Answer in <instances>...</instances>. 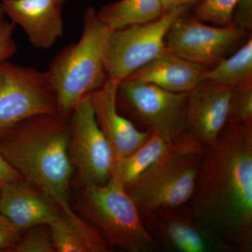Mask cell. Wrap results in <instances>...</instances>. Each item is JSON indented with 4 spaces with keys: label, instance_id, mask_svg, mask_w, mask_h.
Segmentation results:
<instances>
[{
    "label": "cell",
    "instance_id": "cell-9",
    "mask_svg": "<svg viewBox=\"0 0 252 252\" xmlns=\"http://www.w3.org/2000/svg\"><path fill=\"white\" fill-rule=\"evenodd\" d=\"M90 95L79 101L69 116V155L82 187L107 183L114 162L112 149L96 122Z\"/></svg>",
    "mask_w": 252,
    "mask_h": 252
},
{
    "label": "cell",
    "instance_id": "cell-29",
    "mask_svg": "<svg viewBox=\"0 0 252 252\" xmlns=\"http://www.w3.org/2000/svg\"><path fill=\"white\" fill-rule=\"evenodd\" d=\"M61 4L64 5V3L67 1V0H58Z\"/></svg>",
    "mask_w": 252,
    "mask_h": 252
},
{
    "label": "cell",
    "instance_id": "cell-19",
    "mask_svg": "<svg viewBox=\"0 0 252 252\" xmlns=\"http://www.w3.org/2000/svg\"><path fill=\"white\" fill-rule=\"evenodd\" d=\"M164 12L162 0H118L97 11L99 20L111 31L151 22Z\"/></svg>",
    "mask_w": 252,
    "mask_h": 252
},
{
    "label": "cell",
    "instance_id": "cell-8",
    "mask_svg": "<svg viewBox=\"0 0 252 252\" xmlns=\"http://www.w3.org/2000/svg\"><path fill=\"white\" fill-rule=\"evenodd\" d=\"M59 114L56 93L46 71L0 63V137L31 118Z\"/></svg>",
    "mask_w": 252,
    "mask_h": 252
},
{
    "label": "cell",
    "instance_id": "cell-4",
    "mask_svg": "<svg viewBox=\"0 0 252 252\" xmlns=\"http://www.w3.org/2000/svg\"><path fill=\"white\" fill-rule=\"evenodd\" d=\"M203 147L187 131L166 155L126 187L142 219L160 207H178L189 203Z\"/></svg>",
    "mask_w": 252,
    "mask_h": 252
},
{
    "label": "cell",
    "instance_id": "cell-1",
    "mask_svg": "<svg viewBox=\"0 0 252 252\" xmlns=\"http://www.w3.org/2000/svg\"><path fill=\"white\" fill-rule=\"evenodd\" d=\"M188 205L235 252H252V126L228 124L203 147Z\"/></svg>",
    "mask_w": 252,
    "mask_h": 252
},
{
    "label": "cell",
    "instance_id": "cell-14",
    "mask_svg": "<svg viewBox=\"0 0 252 252\" xmlns=\"http://www.w3.org/2000/svg\"><path fill=\"white\" fill-rule=\"evenodd\" d=\"M5 16L20 26L37 49L52 47L64 34L63 5L58 0H1Z\"/></svg>",
    "mask_w": 252,
    "mask_h": 252
},
{
    "label": "cell",
    "instance_id": "cell-2",
    "mask_svg": "<svg viewBox=\"0 0 252 252\" xmlns=\"http://www.w3.org/2000/svg\"><path fill=\"white\" fill-rule=\"evenodd\" d=\"M69 117L60 114L26 119L0 137V153L25 182L39 189L61 210L71 208L73 167Z\"/></svg>",
    "mask_w": 252,
    "mask_h": 252
},
{
    "label": "cell",
    "instance_id": "cell-21",
    "mask_svg": "<svg viewBox=\"0 0 252 252\" xmlns=\"http://www.w3.org/2000/svg\"><path fill=\"white\" fill-rule=\"evenodd\" d=\"M237 2L238 0H202L196 5L194 16L202 22L229 26L233 24Z\"/></svg>",
    "mask_w": 252,
    "mask_h": 252
},
{
    "label": "cell",
    "instance_id": "cell-15",
    "mask_svg": "<svg viewBox=\"0 0 252 252\" xmlns=\"http://www.w3.org/2000/svg\"><path fill=\"white\" fill-rule=\"evenodd\" d=\"M0 190V214L21 231L49 225L59 216V205L25 181L6 184Z\"/></svg>",
    "mask_w": 252,
    "mask_h": 252
},
{
    "label": "cell",
    "instance_id": "cell-23",
    "mask_svg": "<svg viewBox=\"0 0 252 252\" xmlns=\"http://www.w3.org/2000/svg\"><path fill=\"white\" fill-rule=\"evenodd\" d=\"M45 225L30 228L23 238H20L11 251L15 252H56L49 228Z\"/></svg>",
    "mask_w": 252,
    "mask_h": 252
},
{
    "label": "cell",
    "instance_id": "cell-10",
    "mask_svg": "<svg viewBox=\"0 0 252 252\" xmlns=\"http://www.w3.org/2000/svg\"><path fill=\"white\" fill-rule=\"evenodd\" d=\"M247 33L233 24L209 26L187 12L173 23L165 42L172 54L210 69L240 45Z\"/></svg>",
    "mask_w": 252,
    "mask_h": 252
},
{
    "label": "cell",
    "instance_id": "cell-24",
    "mask_svg": "<svg viewBox=\"0 0 252 252\" xmlns=\"http://www.w3.org/2000/svg\"><path fill=\"white\" fill-rule=\"evenodd\" d=\"M15 28L16 26L5 16L0 4V63L9 60L17 53Z\"/></svg>",
    "mask_w": 252,
    "mask_h": 252
},
{
    "label": "cell",
    "instance_id": "cell-27",
    "mask_svg": "<svg viewBox=\"0 0 252 252\" xmlns=\"http://www.w3.org/2000/svg\"><path fill=\"white\" fill-rule=\"evenodd\" d=\"M24 181L19 172L11 166L0 153V187L6 184Z\"/></svg>",
    "mask_w": 252,
    "mask_h": 252
},
{
    "label": "cell",
    "instance_id": "cell-7",
    "mask_svg": "<svg viewBox=\"0 0 252 252\" xmlns=\"http://www.w3.org/2000/svg\"><path fill=\"white\" fill-rule=\"evenodd\" d=\"M189 9L176 6L151 22L111 31L105 55L107 78L120 82L170 51L165 42L167 33Z\"/></svg>",
    "mask_w": 252,
    "mask_h": 252
},
{
    "label": "cell",
    "instance_id": "cell-6",
    "mask_svg": "<svg viewBox=\"0 0 252 252\" xmlns=\"http://www.w3.org/2000/svg\"><path fill=\"white\" fill-rule=\"evenodd\" d=\"M189 94L127 78L118 86V108L140 130L157 132L174 143L187 132Z\"/></svg>",
    "mask_w": 252,
    "mask_h": 252
},
{
    "label": "cell",
    "instance_id": "cell-22",
    "mask_svg": "<svg viewBox=\"0 0 252 252\" xmlns=\"http://www.w3.org/2000/svg\"><path fill=\"white\" fill-rule=\"evenodd\" d=\"M228 124L252 126V83L235 88Z\"/></svg>",
    "mask_w": 252,
    "mask_h": 252
},
{
    "label": "cell",
    "instance_id": "cell-5",
    "mask_svg": "<svg viewBox=\"0 0 252 252\" xmlns=\"http://www.w3.org/2000/svg\"><path fill=\"white\" fill-rule=\"evenodd\" d=\"M78 207L110 246L129 252H153L160 245L146 228L125 187L109 180L103 185L82 187Z\"/></svg>",
    "mask_w": 252,
    "mask_h": 252
},
{
    "label": "cell",
    "instance_id": "cell-25",
    "mask_svg": "<svg viewBox=\"0 0 252 252\" xmlns=\"http://www.w3.org/2000/svg\"><path fill=\"white\" fill-rule=\"evenodd\" d=\"M21 232L11 220L0 214V251L11 250L21 238Z\"/></svg>",
    "mask_w": 252,
    "mask_h": 252
},
{
    "label": "cell",
    "instance_id": "cell-12",
    "mask_svg": "<svg viewBox=\"0 0 252 252\" xmlns=\"http://www.w3.org/2000/svg\"><path fill=\"white\" fill-rule=\"evenodd\" d=\"M234 91L205 79L189 92L186 128L203 147L215 142L228 125Z\"/></svg>",
    "mask_w": 252,
    "mask_h": 252
},
{
    "label": "cell",
    "instance_id": "cell-17",
    "mask_svg": "<svg viewBox=\"0 0 252 252\" xmlns=\"http://www.w3.org/2000/svg\"><path fill=\"white\" fill-rule=\"evenodd\" d=\"M56 252H110V245L98 230L72 209L61 210L48 225Z\"/></svg>",
    "mask_w": 252,
    "mask_h": 252
},
{
    "label": "cell",
    "instance_id": "cell-3",
    "mask_svg": "<svg viewBox=\"0 0 252 252\" xmlns=\"http://www.w3.org/2000/svg\"><path fill=\"white\" fill-rule=\"evenodd\" d=\"M111 30L99 20L94 6L83 16L80 39L63 48L47 72L56 93L59 114L69 117L81 99L98 90L108 79L105 55Z\"/></svg>",
    "mask_w": 252,
    "mask_h": 252
},
{
    "label": "cell",
    "instance_id": "cell-28",
    "mask_svg": "<svg viewBox=\"0 0 252 252\" xmlns=\"http://www.w3.org/2000/svg\"><path fill=\"white\" fill-rule=\"evenodd\" d=\"M164 11L176 6H187L190 7L192 5H197L202 0H162Z\"/></svg>",
    "mask_w": 252,
    "mask_h": 252
},
{
    "label": "cell",
    "instance_id": "cell-11",
    "mask_svg": "<svg viewBox=\"0 0 252 252\" xmlns=\"http://www.w3.org/2000/svg\"><path fill=\"white\" fill-rule=\"evenodd\" d=\"M160 248L175 252H235L220 235L197 220L188 204L163 207L142 217Z\"/></svg>",
    "mask_w": 252,
    "mask_h": 252
},
{
    "label": "cell",
    "instance_id": "cell-13",
    "mask_svg": "<svg viewBox=\"0 0 252 252\" xmlns=\"http://www.w3.org/2000/svg\"><path fill=\"white\" fill-rule=\"evenodd\" d=\"M119 81L108 79L90 95L96 122L112 149L114 162L140 147L152 132L136 127L119 110Z\"/></svg>",
    "mask_w": 252,
    "mask_h": 252
},
{
    "label": "cell",
    "instance_id": "cell-16",
    "mask_svg": "<svg viewBox=\"0 0 252 252\" xmlns=\"http://www.w3.org/2000/svg\"><path fill=\"white\" fill-rule=\"evenodd\" d=\"M207 69L168 51L127 78L172 92L189 93L205 80Z\"/></svg>",
    "mask_w": 252,
    "mask_h": 252
},
{
    "label": "cell",
    "instance_id": "cell-26",
    "mask_svg": "<svg viewBox=\"0 0 252 252\" xmlns=\"http://www.w3.org/2000/svg\"><path fill=\"white\" fill-rule=\"evenodd\" d=\"M233 24L245 31H251L252 0H238L233 14Z\"/></svg>",
    "mask_w": 252,
    "mask_h": 252
},
{
    "label": "cell",
    "instance_id": "cell-18",
    "mask_svg": "<svg viewBox=\"0 0 252 252\" xmlns=\"http://www.w3.org/2000/svg\"><path fill=\"white\" fill-rule=\"evenodd\" d=\"M172 146L173 143L157 132H151L148 139L140 147L114 162L109 180L126 188L149 167L166 155Z\"/></svg>",
    "mask_w": 252,
    "mask_h": 252
},
{
    "label": "cell",
    "instance_id": "cell-30",
    "mask_svg": "<svg viewBox=\"0 0 252 252\" xmlns=\"http://www.w3.org/2000/svg\"><path fill=\"white\" fill-rule=\"evenodd\" d=\"M0 191H1V190H0Z\"/></svg>",
    "mask_w": 252,
    "mask_h": 252
},
{
    "label": "cell",
    "instance_id": "cell-20",
    "mask_svg": "<svg viewBox=\"0 0 252 252\" xmlns=\"http://www.w3.org/2000/svg\"><path fill=\"white\" fill-rule=\"evenodd\" d=\"M205 79L230 88L252 83V36L231 56L207 69Z\"/></svg>",
    "mask_w": 252,
    "mask_h": 252
}]
</instances>
